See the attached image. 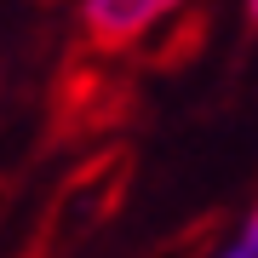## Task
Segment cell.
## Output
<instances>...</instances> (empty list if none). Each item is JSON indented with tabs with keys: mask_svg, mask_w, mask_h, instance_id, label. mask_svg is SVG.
Returning a JSON list of instances; mask_svg holds the SVG:
<instances>
[{
	"mask_svg": "<svg viewBox=\"0 0 258 258\" xmlns=\"http://www.w3.org/2000/svg\"><path fill=\"white\" fill-rule=\"evenodd\" d=\"M178 0H86V29L103 52H120L126 40H138L155 18H166Z\"/></svg>",
	"mask_w": 258,
	"mask_h": 258,
	"instance_id": "cell-1",
	"label": "cell"
},
{
	"mask_svg": "<svg viewBox=\"0 0 258 258\" xmlns=\"http://www.w3.org/2000/svg\"><path fill=\"white\" fill-rule=\"evenodd\" d=\"M224 258H258V230H252V218H247V230L235 235V247L224 252Z\"/></svg>",
	"mask_w": 258,
	"mask_h": 258,
	"instance_id": "cell-2",
	"label": "cell"
}]
</instances>
